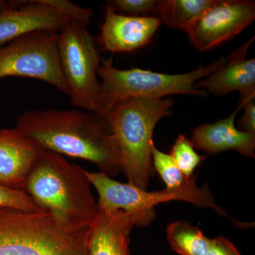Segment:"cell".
Wrapping results in <instances>:
<instances>
[{
    "instance_id": "7c38bea8",
    "label": "cell",
    "mask_w": 255,
    "mask_h": 255,
    "mask_svg": "<svg viewBox=\"0 0 255 255\" xmlns=\"http://www.w3.org/2000/svg\"><path fill=\"white\" fill-rule=\"evenodd\" d=\"M151 222L137 215L97 206V216L90 226L88 255H130L132 228Z\"/></svg>"
},
{
    "instance_id": "603a6c76",
    "label": "cell",
    "mask_w": 255,
    "mask_h": 255,
    "mask_svg": "<svg viewBox=\"0 0 255 255\" xmlns=\"http://www.w3.org/2000/svg\"><path fill=\"white\" fill-rule=\"evenodd\" d=\"M242 110H243V114L238 122L239 130L255 133V98L247 101Z\"/></svg>"
},
{
    "instance_id": "e0dca14e",
    "label": "cell",
    "mask_w": 255,
    "mask_h": 255,
    "mask_svg": "<svg viewBox=\"0 0 255 255\" xmlns=\"http://www.w3.org/2000/svg\"><path fill=\"white\" fill-rule=\"evenodd\" d=\"M150 152L154 169L165 184L166 190L170 192L189 193L201 197H213L206 186L198 187L194 177H186L177 167L172 156L159 150L154 142L151 145Z\"/></svg>"
},
{
    "instance_id": "7402d4cb",
    "label": "cell",
    "mask_w": 255,
    "mask_h": 255,
    "mask_svg": "<svg viewBox=\"0 0 255 255\" xmlns=\"http://www.w3.org/2000/svg\"><path fill=\"white\" fill-rule=\"evenodd\" d=\"M47 4L53 6L62 14L73 18L88 26L92 16V10L82 7L67 0H45Z\"/></svg>"
},
{
    "instance_id": "d4e9b609",
    "label": "cell",
    "mask_w": 255,
    "mask_h": 255,
    "mask_svg": "<svg viewBox=\"0 0 255 255\" xmlns=\"http://www.w3.org/2000/svg\"><path fill=\"white\" fill-rule=\"evenodd\" d=\"M7 1H4V0H0V13L6 8Z\"/></svg>"
},
{
    "instance_id": "3957f363",
    "label": "cell",
    "mask_w": 255,
    "mask_h": 255,
    "mask_svg": "<svg viewBox=\"0 0 255 255\" xmlns=\"http://www.w3.org/2000/svg\"><path fill=\"white\" fill-rule=\"evenodd\" d=\"M90 230L46 210L0 208V255H88Z\"/></svg>"
},
{
    "instance_id": "44dd1931",
    "label": "cell",
    "mask_w": 255,
    "mask_h": 255,
    "mask_svg": "<svg viewBox=\"0 0 255 255\" xmlns=\"http://www.w3.org/2000/svg\"><path fill=\"white\" fill-rule=\"evenodd\" d=\"M110 2L119 14L132 16L156 14L158 4L155 0H114Z\"/></svg>"
},
{
    "instance_id": "52a82bcc",
    "label": "cell",
    "mask_w": 255,
    "mask_h": 255,
    "mask_svg": "<svg viewBox=\"0 0 255 255\" xmlns=\"http://www.w3.org/2000/svg\"><path fill=\"white\" fill-rule=\"evenodd\" d=\"M58 33L33 32L0 48V80L33 78L49 84L66 95L58 63Z\"/></svg>"
},
{
    "instance_id": "8fae6325",
    "label": "cell",
    "mask_w": 255,
    "mask_h": 255,
    "mask_svg": "<svg viewBox=\"0 0 255 255\" xmlns=\"http://www.w3.org/2000/svg\"><path fill=\"white\" fill-rule=\"evenodd\" d=\"M160 24L155 16L119 14L107 1L99 40L103 49L110 53L135 51L150 43Z\"/></svg>"
},
{
    "instance_id": "277c9868",
    "label": "cell",
    "mask_w": 255,
    "mask_h": 255,
    "mask_svg": "<svg viewBox=\"0 0 255 255\" xmlns=\"http://www.w3.org/2000/svg\"><path fill=\"white\" fill-rule=\"evenodd\" d=\"M172 105L170 98H133L119 102L103 114L118 147L128 182L147 189L152 173L154 130L160 119L172 114Z\"/></svg>"
},
{
    "instance_id": "ffe728a7",
    "label": "cell",
    "mask_w": 255,
    "mask_h": 255,
    "mask_svg": "<svg viewBox=\"0 0 255 255\" xmlns=\"http://www.w3.org/2000/svg\"><path fill=\"white\" fill-rule=\"evenodd\" d=\"M0 208H9L27 211L37 212L42 209L24 191L14 190L0 185Z\"/></svg>"
},
{
    "instance_id": "8992f818",
    "label": "cell",
    "mask_w": 255,
    "mask_h": 255,
    "mask_svg": "<svg viewBox=\"0 0 255 255\" xmlns=\"http://www.w3.org/2000/svg\"><path fill=\"white\" fill-rule=\"evenodd\" d=\"M88 26L69 18L58 35L60 73L67 94L75 107L103 114L98 70L100 53Z\"/></svg>"
},
{
    "instance_id": "4fadbf2b",
    "label": "cell",
    "mask_w": 255,
    "mask_h": 255,
    "mask_svg": "<svg viewBox=\"0 0 255 255\" xmlns=\"http://www.w3.org/2000/svg\"><path fill=\"white\" fill-rule=\"evenodd\" d=\"M44 150L16 128L0 129V185L23 191Z\"/></svg>"
},
{
    "instance_id": "7a4b0ae2",
    "label": "cell",
    "mask_w": 255,
    "mask_h": 255,
    "mask_svg": "<svg viewBox=\"0 0 255 255\" xmlns=\"http://www.w3.org/2000/svg\"><path fill=\"white\" fill-rule=\"evenodd\" d=\"M23 191L42 209L80 227H90L97 203L85 169L64 156L44 150L28 176Z\"/></svg>"
},
{
    "instance_id": "2e32d148",
    "label": "cell",
    "mask_w": 255,
    "mask_h": 255,
    "mask_svg": "<svg viewBox=\"0 0 255 255\" xmlns=\"http://www.w3.org/2000/svg\"><path fill=\"white\" fill-rule=\"evenodd\" d=\"M216 0H162L156 16L161 22L187 32Z\"/></svg>"
},
{
    "instance_id": "d6986e66",
    "label": "cell",
    "mask_w": 255,
    "mask_h": 255,
    "mask_svg": "<svg viewBox=\"0 0 255 255\" xmlns=\"http://www.w3.org/2000/svg\"><path fill=\"white\" fill-rule=\"evenodd\" d=\"M194 148L187 135L181 134L174 142L169 154L181 172L187 178L193 177L196 167L200 165L206 157L199 155Z\"/></svg>"
},
{
    "instance_id": "5bb4252c",
    "label": "cell",
    "mask_w": 255,
    "mask_h": 255,
    "mask_svg": "<svg viewBox=\"0 0 255 255\" xmlns=\"http://www.w3.org/2000/svg\"><path fill=\"white\" fill-rule=\"evenodd\" d=\"M255 37L231 53L222 66L207 78L196 82L194 87L215 95L224 96L238 91L239 105L255 98V59H247V52Z\"/></svg>"
},
{
    "instance_id": "9c48e42d",
    "label": "cell",
    "mask_w": 255,
    "mask_h": 255,
    "mask_svg": "<svg viewBox=\"0 0 255 255\" xmlns=\"http://www.w3.org/2000/svg\"><path fill=\"white\" fill-rule=\"evenodd\" d=\"M255 4L249 0H216L187 32L200 52L214 49L237 36L254 21Z\"/></svg>"
},
{
    "instance_id": "ac0fdd59",
    "label": "cell",
    "mask_w": 255,
    "mask_h": 255,
    "mask_svg": "<svg viewBox=\"0 0 255 255\" xmlns=\"http://www.w3.org/2000/svg\"><path fill=\"white\" fill-rule=\"evenodd\" d=\"M167 238L171 248L179 255H207L211 243L201 230L184 221L169 224Z\"/></svg>"
},
{
    "instance_id": "30bf717a",
    "label": "cell",
    "mask_w": 255,
    "mask_h": 255,
    "mask_svg": "<svg viewBox=\"0 0 255 255\" xmlns=\"http://www.w3.org/2000/svg\"><path fill=\"white\" fill-rule=\"evenodd\" d=\"M68 18L45 0L7 1L0 13V44L33 32L59 33Z\"/></svg>"
},
{
    "instance_id": "9a60e30c",
    "label": "cell",
    "mask_w": 255,
    "mask_h": 255,
    "mask_svg": "<svg viewBox=\"0 0 255 255\" xmlns=\"http://www.w3.org/2000/svg\"><path fill=\"white\" fill-rule=\"evenodd\" d=\"M242 109L238 105L228 118L196 128L190 140L194 147L211 155L234 150L244 157H254L255 133L241 131L235 125L237 114Z\"/></svg>"
},
{
    "instance_id": "6da1fadb",
    "label": "cell",
    "mask_w": 255,
    "mask_h": 255,
    "mask_svg": "<svg viewBox=\"0 0 255 255\" xmlns=\"http://www.w3.org/2000/svg\"><path fill=\"white\" fill-rule=\"evenodd\" d=\"M15 128L44 150L88 161L112 178L122 172L118 147L103 114L82 110H29L18 116Z\"/></svg>"
},
{
    "instance_id": "ba28073f",
    "label": "cell",
    "mask_w": 255,
    "mask_h": 255,
    "mask_svg": "<svg viewBox=\"0 0 255 255\" xmlns=\"http://www.w3.org/2000/svg\"><path fill=\"white\" fill-rule=\"evenodd\" d=\"M87 177L98 193L97 206L108 210H119L142 216L152 221L155 216V206L161 203L179 200L201 207H209L219 214L224 211L215 202L214 198H205L184 192L163 191H147L130 183L115 180L102 172L85 170Z\"/></svg>"
},
{
    "instance_id": "cb8c5ba5",
    "label": "cell",
    "mask_w": 255,
    "mask_h": 255,
    "mask_svg": "<svg viewBox=\"0 0 255 255\" xmlns=\"http://www.w3.org/2000/svg\"><path fill=\"white\" fill-rule=\"evenodd\" d=\"M207 255H242L236 247L223 237L211 239Z\"/></svg>"
},
{
    "instance_id": "5b68a950",
    "label": "cell",
    "mask_w": 255,
    "mask_h": 255,
    "mask_svg": "<svg viewBox=\"0 0 255 255\" xmlns=\"http://www.w3.org/2000/svg\"><path fill=\"white\" fill-rule=\"evenodd\" d=\"M225 62L226 58L221 57L190 73L168 75L140 68L121 70L114 67L112 57L102 60L98 76L101 80L102 114L119 102L130 99L161 100L172 95L206 96L205 90L196 89L194 85L214 73Z\"/></svg>"
}]
</instances>
